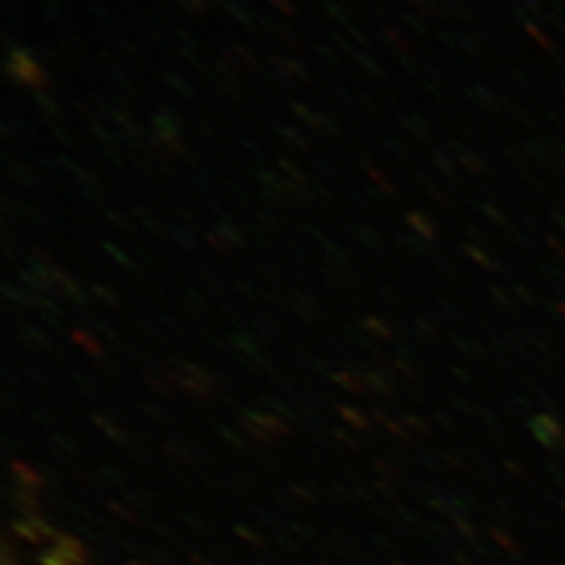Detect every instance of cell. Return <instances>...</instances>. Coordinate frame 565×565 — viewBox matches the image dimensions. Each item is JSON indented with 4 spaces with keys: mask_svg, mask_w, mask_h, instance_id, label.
<instances>
[{
    "mask_svg": "<svg viewBox=\"0 0 565 565\" xmlns=\"http://www.w3.org/2000/svg\"><path fill=\"white\" fill-rule=\"evenodd\" d=\"M4 72L15 84H21L25 88H34V93H39L41 88H46L51 84V76L42 70L41 63L30 49L15 46L13 51H9Z\"/></svg>",
    "mask_w": 565,
    "mask_h": 565,
    "instance_id": "obj_1",
    "label": "cell"
},
{
    "mask_svg": "<svg viewBox=\"0 0 565 565\" xmlns=\"http://www.w3.org/2000/svg\"><path fill=\"white\" fill-rule=\"evenodd\" d=\"M221 60L228 63L233 70H237L239 74L258 70V61L254 57V53H249L245 46H239V44L224 49L221 53Z\"/></svg>",
    "mask_w": 565,
    "mask_h": 565,
    "instance_id": "obj_2",
    "label": "cell"
},
{
    "mask_svg": "<svg viewBox=\"0 0 565 565\" xmlns=\"http://www.w3.org/2000/svg\"><path fill=\"white\" fill-rule=\"evenodd\" d=\"M55 548L60 551L61 555L74 565H88V557H86V546L78 539L67 536V534H60V539L55 541Z\"/></svg>",
    "mask_w": 565,
    "mask_h": 565,
    "instance_id": "obj_3",
    "label": "cell"
},
{
    "mask_svg": "<svg viewBox=\"0 0 565 565\" xmlns=\"http://www.w3.org/2000/svg\"><path fill=\"white\" fill-rule=\"evenodd\" d=\"M153 130H156V137L160 139H182L181 120L170 111H160L153 118Z\"/></svg>",
    "mask_w": 565,
    "mask_h": 565,
    "instance_id": "obj_4",
    "label": "cell"
},
{
    "mask_svg": "<svg viewBox=\"0 0 565 565\" xmlns=\"http://www.w3.org/2000/svg\"><path fill=\"white\" fill-rule=\"evenodd\" d=\"M247 419H249L252 424L263 427L264 431H266V434H270L273 438H282V436H289V434H291L289 425L282 424L281 419H277V417H273V415L249 413V415H247Z\"/></svg>",
    "mask_w": 565,
    "mask_h": 565,
    "instance_id": "obj_5",
    "label": "cell"
},
{
    "mask_svg": "<svg viewBox=\"0 0 565 565\" xmlns=\"http://www.w3.org/2000/svg\"><path fill=\"white\" fill-rule=\"evenodd\" d=\"M11 471H13L15 480H18V484L32 488V490H41L42 476L34 467H30V465L23 463V461H13L11 463Z\"/></svg>",
    "mask_w": 565,
    "mask_h": 565,
    "instance_id": "obj_6",
    "label": "cell"
},
{
    "mask_svg": "<svg viewBox=\"0 0 565 565\" xmlns=\"http://www.w3.org/2000/svg\"><path fill=\"white\" fill-rule=\"evenodd\" d=\"M226 9L231 11V15L237 21H242L243 25H247L249 30H254L258 34V13L252 11L247 4H243L239 0H228Z\"/></svg>",
    "mask_w": 565,
    "mask_h": 565,
    "instance_id": "obj_7",
    "label": "cell"
},
{
    "mask_svg": "<svg viewBox=\"0 0 565 565\" xmlns=\"http://www.w3.org/2000/svg\"><path fill=\"white\" fill-rule=\"evenodd\" d=\"M4 170H7L23 189H36V186H39V181H36L34 172H32L30 168H25L23 163L4 160Z\"/></svg>",
    "mask_w": 565,
    "mask_h": 565,
    "instance_id": "obj_8",
    "label": "cell"
},
{
    "mask_svg": "<svg viewBox=\"0 0 565 565\" xmlns=\"http://www.w3.org/2000/svg\"><path fill=\"white\" fill-rule=\"evenodd\" d=\"M218 235H223L224 242L228 243L233 249L237 247V249H243L247 242H245V235H243L242 231L235 226V223H231V221H221V223H216V228H214Z\"/></svg>",
    "mask_w": 565,
    "mask_h": 565,
    "instance_id": "obj_9",
    "label": "cell"
},
{
    "mask_svg": "<svg viewBox=\"0 0 565 565\" xmlns=\"http://www.w3.org/2000/svg\"><path fill=\"white\" fill-rule=\"evenodd\" d=\"M354 235L356 239L363 243L364 247L373 249V252H380L384 249V239L380 233H375L373 228H366V226H354Z\"/></svg>",
    "mask_w": 565,
    "mask_h": 565,
    "instance_id": "obj_10",
    "label": "cell"
},
{
    "mask_svg": "<svg viewBox=\"0 0 565 565\" xmlns=\"http://www.w3.org/2000/svg\"><path fill=\"white\" fill-rule=\"evenodd\" d=\"M72 338H74V342L78 343L81 348H84L90 356H102V342H99L93 333H88V331H74Z\"/></svg>",
    "mask_w": 565,
    "mask_h": 565,
    "instance_id": "obj_11",
    "label": "cell"
},
{
    "mask_svg": "<svg viewBox=\"0 0 565 565\" xmlns=\"http://www.w3.org/2000/svg\"><path fill=\"white\" fill-rule=\"evenodd\" d=\"M13 530H15V534L20 536L21 541H28V543L41 545L42 536L39 534V530L34 527V524H32L28 518H23V520L13 522Z\"/></svg>",
    "mask_w": 565,
    "mask_h": 565,
    "instance_id": "obj_12",
    "label": "cell"
},
{
    "mask_svg": "<svg viewBox=\"0 0 565 565\" xmlns=\"http://www.w3.org/2000/svg\"><path fill=\"white\" fill-rule=\"evenodd\" d=\"M279 168H281L282 179L285 181L296 182V184H303V186H310V181H308V177L303 174L302 170L296 166V163L291 162V160H279Z\"/></svg>",
    "mask_w": 565,
    "mask_h": 565,
    "instance_id": "obj_13",
    "label": "cell"
},
{
    "mask_svg": "<svg viewBox=\"0 0 565 565\" xmlns=\"http://www.w3.org/2000/svg\"><path fill=\"white\" fill-rule=\"evenodd\" d=\"M170 237L179 243L181 247H184V249H198V247H200V239H198L195 233L189 231V228H181V226L170 228Z\"/></svg>",
    "mask_w": 565,
    "mask_h": 565,
    "instance_id": "obj_14",
    "label": "cell"
},
{
    "mask_svg": "<svg viewBox=\"0 0 565 565\" xmlns=\"http://www.w3.org/2000/svg\"><path fill=\"white\" fill-rule=\"evenodd\" d=\"M363 166L366 168V172H369V177L373 179V181L377 182L380 184V189H382V193H394V186H392V182H390V179L385 177L384 170H380L375 163L371 162V160H366V158H363Z\"/></svg>",
    "mask_w": 565,
    "mask_h": 565,
    "instance_id": "obj_15",
    "label": "cell"
},
{
    "mask_svg": "<svg viewBox=\"0 0 565 565\" xmlns=\"http://www.w3.org/2000/svg\"><path fill=\"white\" fill-rule=\"evenodd\" d=\"M340 415L343 417V422H348L350 425H354L356 429H361V431H366L369 429V419L364 417L361 411H356V408H352V406H340Z\"/></svg>",
    "mask_w": 565,
    "mask_h": 565,
    "instance_id": "obj_16",
    "label": "cell"
},
{
    "mask_svg": "<svg viewBox=\"0 0 565 565\" xmlns=\"http://www.w3.org/2000/svg\"><path fill=\"white\" fill-rule=\"evenodd\" d=\"M279 135L285 137L287 141L291 142V145H296V147H300L303 151H310V142L308 139L303 137L302 130H298V128H294V126H279Z\"/></svg>",
    "mask_w": 565,
    "mask_h": 565,
    "instance_id": "obj_17",
    "label": "cell"
},
{
    "mask_svg": "<svg viewBox=\"0 0 565 565\" xmlns=\"http://www.w3.org/2000/svg\"><path fill=\"white\" fill-rule=\"evenodd\" d=\"M166 82H168V86H172L182 97H186V99H193V97H195V95H193V88L189 86V82L182 78L181 74L168 72V74H166Z\"/></svg>",
    "mask_w": 565,
    "mask_h": 565,
    "instance_id": "obj_18",
    "label": "cell"
},
{
    "mask_svg": "<svg viewBox=\"0 0 565 565\" xmlns=\"http://www.w3.org/2000/svg\"><path fill=\"white\" fill-rule=\"evenodd\" d=\"M34 103L41 107L42 111H44V118H51V120H57V116H60V107H57V103L53 102L49 95H44V93H34Z\"/></svg>",
    "mask_w": 565,
    "mask_h": 565,
    "instance_id": "obj_19",
    "label": "cell"
},
{
    "mask_svg": "<svg viewBox=\"0 0 565 565\" xmlns=\"http://www.w3.org/2000/svg\"><path fill=\"white\" fill-rule=\"evenodd\" d=\"M333 380L338 382V384L345 387V390H350V392H356V394H361L364 390V380L361 377H356L354 373H335L333 375Z\"/></svg>",
    "mask_w": 565,
    "mask_h": 565,
    "instance_id": "obj_20",
    "label": "cell"
},
{
    "mask_svg": "<svg viewBox=\"0 0 565 565\" xmlns=\"http://www.w3.org/2000/svg\"><path fill=\"white\" fill-rule=\"evenodd\" d=\"M294 111H296V116H298L300 120L306 121L308 126H315V128H319V121H321V111H312L308 105H302V103H294Z\"/></svg>",
    "mask_w": 565,
    "mask_h": 565,
    "instance_id": "obj_21",
    "label": "cell"
},
{
    "mask_svg": "<svg viewBox=\"0 0 565 565\" xmlns=\"http://www.w3.org/2000/svg\"><path fill=\"white\" fill-rule=\"evenodd\" d=\"M352 55H354V60L359 61V63H361V65H363V67H364V70H366V72H371V74H373V76H377V78H382V81H384V78H385L384 70H382V67H380V63H377V61L373 60V57H371V55H366V53H361V51H354V53H352Z\"/></svg>",
    "mask_w": 565,
    "mask_h": 565,
    "instance_id": "obj_22",
    "label": "cell"
},
{
    "mask_svg": "<svg viewBox=\"0 0 565 565\" xmlns=\"http://www.w3.org/2000/svg\"><path fill=\"white\" fill-rule=\"evenodd\" d=\"M364 329L369 331V333H373V335H377V338H390L392 335V331H390V327L382 321V319H375V317H369V319H364Z\"/></svg>",
    "mask_w": 565,
    "mask_h": 565,
    "instance_id": "obj_23",
    "label": "cell"
},
{
    "mask_svg": "<svg viewBox=\"0 0 565 565\" xmlns=\"http://www.w3.org/2000/svg\"><path fill=\"white\" fill-rule=\"evenodd\" d=\"M103 249L116 260V263H120L124 268H128V270H135V263L121 252L120 247H116L114 243L105 242L103 243Z\"/></svg>",
    "mask_w": 565,
    "mask_h": 565,
    "instance_id": "obj_24",
    "label": "cell"
},
{
    "mask_svg": "<svg viewBox=\"0 0 565 565\" xmlns=\"http://www.w3.org/2000/svg\"><path fill=\"white\" fill-rule=\"evenodd\" d=\"M132 216H135L139 223L145 224L147 228H151L153 233H160V224H158V221H156L145 207H141V205H135V207H132Z\"/></svg>",
    "mask_w": 565,
    "mask_h": 565,
    "instance_id": "obj_25",
    "label": "cell"
},
{
    "mask_svg": "<svg viewBox=\"0 0 565 565\" xmlns=\"http://www.w3.org/2000/svg\"><path fill=\"white\" fill-rule=\"evenodd\" d=\"M177 2L193 18H202V15H205V11H207L205 0H177Z\"/></svg>",
    "mask_w": 565,
    "mask_h": 565,
    "instance_id": "obj_26",
    "label": "cell"
},
{
    "mask_svg": "<svg viewBox=\"0 0 565 565\" xmlns=\"http://www.w3.org/2000/svg\"><path fill=\"white\" fill-rule=\"evenodd\" d=\"M41 4L44 13H46V18L55 21V23H60L61 18H63L60 0H41Z\"/></svg>",
    "mask_w": 565,
    "mask_h": 565,
    "instance_id": "obj_27",
    "label": "cell"
},
{
    "mask_svg": "<svg viewBox=\"0 0 565 565\" xmlns=\"http://www.w3.org/2000/svg\"><path fill=\"white\" fill-rule=\"evenodd\" d=\"M107 218L111 221L114 226H118L120 231L128 233V235L135 231V228H132V224L128 223V218H126L124 214H120V212H116V210H107Z\"/></svg>",
    "mask_w": 565,
    "mask_h": 565,
    "instance_id": "obj_28",
    "label": "cell"
},
{
    "mask_svg": "<svg viewBox=\"0 0 565 565\" xmlns=\"http://www.w3.org/2000/svg\"><path fill=\"white\" fill-rule=\"evenodd\" d=\"M93 294L103 300L105 303H109V306H118L120 303V298L111 291V289H107V287H102V285H93Z\"/></svg>",
    "mask_w": 565,
    "mask_h": 565,
    "instance_id": "obj_29",
    "label": "cell"
},
{
    "mask_svg": "<svg viewBox=\"0 0 565 565\" xmlns=\"http://www.w3.org/2000/svg\"><path fill=\"white\" fill-rule=\"evenodd\" d=\"M205 243L207 245H212L214 249H218V252H223V254H228L233 247L228 245V243L224 242L223 235H218L216 231H210L207 235H205Z\"/></svg>",
    "mask_w": 565,
    "mask_h": 565,
    "instance_id": "obj_30",
    "label": "cell"
},
{
    "mask_svg": "<svg viewBox=\"0 0 565 565\" xmlns=\"http://www.w3.org/2000/svg\"><path fill=\"white\" fill-rule=\"evenodd\" d=\"M364 384L369 385V390L380 392V394H385V390H387L384 375H377V373H366Z\"/></svg>",
    "mask_w": 565,
    "mask_h": 565,
    "instance_id": "obj_31",
    "label": "cell"
},
{
    "mask_svg": "<svg viewBox=\"0 0 565 565\" xmlns=\"http://www.w3.org/2000/svg\"><path fill=\"white\" fill-rule=\"evenodd\" d=\"M41 565H74L70 564L63 555H61L57 548H53V551H44L41 555Z\"/></svg>",
    "mask_w": 565,
    "mask_h": 565,
    "instance_id": "obj_32",
    "label": "cell"
},
{
    "mask_svg": "<svg viewBox=\"0 0 565 565\" xmlns=\"http://www.w3.org/2000/svg\"><path fill=\"white\" fill-rule=\"evenodd\" d=\"M319 53H321V57H323L331 67H343L342 60H340V55L335 53V51H331L329 46H324V44H319V49H317Z\"/></svg>",
    "mask_w": 565,
    "mask_h": 565,
    "instance_id": "obj_33",
    "label": "cell"
},
{
    "mask_svg": "<svg viewBox=\"0 0 565 565\" xmlns=\"http://www.w3.org/2000/svg\"><path fill=\"white\" fill-rule=\"evenodd\" d=\"M95 422H97V425L102 427L103 431H105L109 438H114V440H124L120 429H118L116 425H111V422H107V419H103V417H95Z\"/></svg>",
    "mask_w": 565,
    "mask_h": 565,
    "instance_id": "obj_34",
    "label": "cell"
},
{
    "mask_svg": "<svg viewBox=\"0 0 565 565\" xmlns=\"http://www.w3.org/2000/svg\"><path fill=\"white\" fill-rule=\"evenodd\" d=\"M324 9H327V13L331 15V18H335V20L340 21L342 25H350V18H348V13H343L342 9L338 7V4H333V2H327L324 4Z\"/></svg>",
    "mask_w": 565,
    "mask_h": 565,
    "instance_id": "obj_35",
    "label": "cell"
},
{
    "mask_svg": "<svg viewBox=\"0 0 565 565\" xmlns=\"http://www.w3.org/2000/svg\"><path fill=\"white\" fill-rule=\"evenodd\" d=\"M235 532H237L242 539H245V543H252L254 546H263L260 536H258V534H254V532H247V530L242 527V525H237V527H235Z\"/></svg>",
    "mask_w": 565,
    "mask_h": 565,
    "instance_id": "obj_36",
    "label": "cell"
},
{
    "mask_svg": "<svg viewBox=\"0 0 565 565\" xmlns=\"http://www.w3.org/2000/svg\"><path fill=\"white\" fill-rule=\"evenodd\" d=\"M270 2L275 4V9H279L282 15H287V18H291V15L296 13V9H294L291 0H270Z\"/></svg>",
    "mask_w": 565,
    "mask_h": 565,
    "instance_id": "obj_37",
    "label": "cell"
},
{
    "mask_svg": "<svg viewBox=\"0 0 565 565\" xmlns=\"http://www.w3.org/2000/svg\"><path fill=\"white\" fill-rule=\"evenodd\" d=\"M111 507V511H116L120 518H124L126 522H135L137 520V513L135 511H130V509H124V505H118V503H109Z\"/></svg>",
    "mask_w": 565,
    "mask_h": 565,
    "instance_id": "obj_38",
    "label": "cell"
},
{
    "mask_svg": "<svg viewBox=\"0 0 565 565\" xmlns=\"http://www.w3.org/2000/svg\"><path fill=\"white\" fill-rule=\"evenodd\" d=\"M345 30H348V34H350V36H354V41L359 42L363 49H369V51H371V42L364 39L363 32H359L354 25H348Z\"/></svg>",
    "mask_w": 565,
    "mask_h": 565,
    "instance_id": "obj_39",
    "label": "cell"
},
{
    "mask_svg": "<svg viewBox=\"0 0 565 565\" xmlns=\"http://www.w3.org/2000/svg\"><path fill=\"white\" fill-rule=\"evenodd\" d=\"M193 184H195V186H200L202 191H212V189H214V181H212V179H207L203 172L193 179Z\"/></svg>",
    "mask_w": 565,
    "mask_h": 565,
    "instance_id": "obj_40",
    "label": "cell"
},
{
    "mask_svg": "<svg viewBox=\"0 0 565 565\" xmlns=\"http://www.w3.org/2000/svg\"><path fill=\"white\" fill-rule=\"evenodd\" d=\"M254 216H256V221L263 224V226H266V228H270V231H277V224H275V221H273L270 216H266V214L260 212V210H258V212H254Z\"/></svg>",
    "mask_w": 565,
    "mask_h": 565,
    "instance_id": "obj_41",
    "label": "cell"
},
{
    "mask_svg": "<svg viewBox=\"0 0 565 565\" xmlns=\"http://www.w3.org/2000/svg\"><path fill=\"white\" fill-rule=\"evenodd\" d=\"M315 166L319 168V170H323V174L327 177H338V172H335V166L331 162H327V160H317Z\"/></svg>",
    "mask_w": 565,
    "mask_h": 565,
    "instance_id": "obj_42",
    "label": "cell"
},
{
    "mask_svg": "<svg viewBox=\"0 0 565 565\" xmlns=\"http://www.w3.org/2000/svg\"><path fill=\"white\" fill-rule=\"evenodd\" d=\"M181 218L184 221V223L189 224V226H200L198 218H195L193 214H189V212H182Z\"/></svg>",
    "mask_w": 565,
    "mask_h": 565,
    "instance_id": "obj_43",
    "label": "cell"
},
{
    "mask_svg": "<svg viewBox=\"0 0 565 565\" xmlns=\"http://www.w3.org/2000/svg\"><path fill=\"white\" fill-rule=\"evenodd\" d=\"M303 490H306V488H298V486L294 488V492H296L298 497H302V499H306L308 503H315V497H312V494H308V492H303Z\"/></svg>",
    "mask_w": 565,
    "mask_h": 565,
    "instance_id": "obj_44",
    "label": "cell"
},
{
    "mask_svg": "<svg viewBox=\"0 0 565 565\" xmlns=\"http://www.w3.org/2000/svg\"><path fill=\"white\" fill-rule=\"evenodd\" d=\"M128 565H147V564H142V562H137V559H135V562H128Z\"/></svg>",
    "mask_w": 565,
    "mask_h": 565,
    "instance_id": "obj_45",
    "label": "cell"
},
{
    "mask_svg": "<svg viewBox=\"0 0 565 565\" xmlns=\"http://www.w3.org/2000/svg\"><path fill=\"white\" fill-rule=\"evenodd\" d=\"M158 2H162V0H158Z\"/></svg>",
    "mask_w": 565,
    "mask_h": 565,
    "instance_id": "obj_46",
    "label": "cell"
}]
</instances>
